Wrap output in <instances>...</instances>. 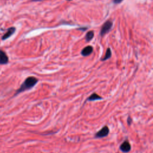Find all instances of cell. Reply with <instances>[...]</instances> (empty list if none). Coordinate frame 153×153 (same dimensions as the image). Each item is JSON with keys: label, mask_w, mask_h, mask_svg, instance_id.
I'll return each mask as SVG.
<instances>
[{"label": "cell", "mask_w": 153, "mask_h": 153, "mask_svg": "<svg viewBox=\"0 0 153 153\" xmlns=\"http://www.w3.org/2000/svg\"><path fill=\"white\" fill-rule=\"evenodd\" d=\"M120 149L122 152H129L131 150V145L128 141H125V142L122 143L120 147Z\"/></svg>", "instance_id": "6"}, {"label": "cell", "mask_w": 153, "mask_h": 153, "mask_svg": "<svg viewBox=\"0 0 153 153\" xmlns=\"http://www.w3.org/2000/svg\"><path fill=\"white\" fill-rule=\"evenodd\" d=\"M16 29L15 27H13V26L10 27V28L7 29V32L3 35V37H2L1 40L3 41H5V40L8 39V38L10 37L11 35H13L14 34L15 31H16Z\"/></svg>", "instance_id": "4"}, {"label": "cell", "mask_w": 153, "mask_h": 153, "mask_svg": "<svg viewBox=\"0 0 153 153\" xmlns=\"http://www.w3.org/2000/svg\"><path fill=\"white\" fill-rule=\"evenodd\" d=\"M113 26V22L111 20H108L106 21L105 23H104V24L102 25L101 30H100V35L101 37H103L105 35V34L110 31V30H111Z\"/></svg>", "instance_id": "2"}, {"label": "cell", "mask_w": 153, "mask_h": 153, "mask_svg": "<svg viewBox=\"0 0 153 153\" xmlns=\"http://www.w3.org/2000/svg\"><path fill=\"white\" fill-rule=\"evenodd\" d=\"M93 50V48L92 46H88L83 48L81 52V54L83 56H88L92 53Z\"/></svg>", "instance_id": "7"}, {"label": "cell", "mask_w": 153, "mask_h": 153, "mask_svg": "<svg viewBox=\"0 0 153 153\" xmlns=\"http://www.w3.org/2000/svg\"><path fill=\"white\" fill-rule=\"evenodd\" d=\"M102 99V98L99 95H98V94L96 93H93L89 97V98L87 99L86 102L88 101H94V100H101Z\"/></svg>", "instance_id": "8"}, {"label": "cell", "mask_w": 153, "mask_h": 153, "mask_svg": "<svg viewBox=\"0 0 153 153\" xmlns=\"http://www.w3.org/2000/svg\"><path fill=\"white\" fill-rule=\"evenodd\" d=\"M123 1V0H113V3L114 4H118L121 3Z\"/></svg>", "instance_id": "11"}, {"label": "cell", "mask_w": 153, "mask_h": 153, "mask_svg": "<svg viewBox=\"0 0 153 153\" xmlns=\"http://www.w3.org/2000/svg\"><path fill=\"white\" fill-rule=\"evenodd\" d=\"M33 1H41V0H32Z\"/></svg>", "instance_id": "14"}, {"label": "cell", "mask_w": 153, "mask_h": 153, "mask_svg": "<svg viewBox=\"0 0 153 153\" xmlns=\"http://www.w3.org/2000/svg\"><path fill=\"white\" fill-rule=\"evenodd\" d=\"M127 123H128L129 125H130V124L132 123V119H131V118H130V116H129V117H128V120H127Z\"/></svg>", "instance_id": "12"}, {"label": "cell", "mask_w": 153, "mask_h": 153, "mask_svg": "<svg viewBox=\"0 0 153 153\" xmlns=\"http://www.w3.org/2000/svg\"><path fill=\"white\" fill-rule=\"evenodd\" d=\"M38 82V80L36 77L32 76L28 77V78L25 79L24 82L21 84L20 88H19L18 90L15 93L14 96H16L17 94L20 93L22 92H24L25 91L30 90V89L34 88Z\"/></svg>", "instance_id": "1"}, {"label": "cell", "mask_w": 153, "mask_h": 153, "mask_svg": "<svg viewBox=\"0 0 153 153\" xmlns=\"http://www.w3.org/2000/svg\"><path fill=\"white\" fill-rule=\"evenodd\" d=\"M78 30H81V31H86L87 30H88V28H78Z\"/></svg>", "instance_id": "13"}, {"label": "cell", "mask_w": 153, "mask_h": 153, "mask_svg": "<svg viewBox=\"0 0 153 153\" xmlns=\"http://www.w3.org/2000/svg\"><path fill=\"white\" fill-rule=\"evenodd\" d=\"M9 58L5 52L0 49V65H6L9 63Z\"/></svg>", "instance_id": "5"}, {"label": "cell", "mask_w": 153, "mask_h": 153, "mask_svg": "<svg viewBox=\"0 0 153 153\" xmlns=\"http://www.w3.org/2000/svg\"><path fill=\"white\" fill-rule=\"evenodd\" d=\"M67 1H72V0H67Z\"/></svg>", "instance_id": "15"}, {"label": "cell", "mask_w": 153, "mask_h": 153, "mask_svg": "<svg viewBox=\"0 0 153 153\" xmlns=\"http://www.w3.org/2000/svg\"><path fill=\"white\" fill-rule=\"evenodd\" d=\"M111 55H112V52H111V48H108L107 50H106V52L105 56H104L103 58H102V61H106V60H108V59H110V58H111Z\"/></svg>", "instance_id": "9"}, {"label": "cell", "mask_w": 153, "mask_h": 153, "mask_svg": "<svg viewBox=\"0 0 153 153\" xmlns=\"http://www.w3.org/2000/svg\"><path fill=\"white\" fill-rule=\"evenodd\" d=\"M110 133V129L107 126H105L94 135L95 138H102L107 136Z\"/></svg>", "instance_id": "3"}, {"label": "cell", "mask_w": 153, "mask_h": 153, "mask_svg": "<svg viewBox=\"0 0 153 153\" xmlns=\"http://www.w3.org/2000/svg\"><path fill=\"white\" fill-rule=\"evenodd\" d=\"M94 37V32L93 31H89L86 35V40L89 42L92 40Z\"/></svg>", "instance_id": "10"}]
</instances>
